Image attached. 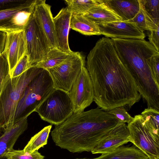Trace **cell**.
Listing matches in <instances>:
<instances>
[{"instance_id":"obj_1","label":"cell","mask_w":159,"mask_h":159,"mask_svg":"<svg viewBox=\"0 0 159 159\" xmlns=\"http://www.w3.org/2000/svg\"><path fill=\"white\" fill-rule=\"evenodd\" d=\"M86 68L98 107L107 111L118 107L129 108L140 100L135 81L109 38L102 37L97 42L87 57Z\"/></svg>"},{"instance_id":"obj_2","label":"cell","mask_w":159,"mask_h":159,"mask_svg":"<svg viewBox=\"0 0 159 159\" xmlns=\"http://www.w3.org/2000/svg\"><path fill=\"white\" fill-rule=\"evenodd\" d=\"M122 122L97 107L73 113L51 131L56 145L72 153L91 152Z\"/></svg>"},{"instance_id":"obj_3","label":"cell","mask_w":159,"mask_h":159,"mask_svg":"<svg viewBox=\"0 0 159 159\" xmlns=\"http://www.w3.org/2000/svg\"><path fill=\"white\" fill-rule=\"evenodd\" d=\"M120 60L129 71L148 107L159 106V84L155 80L150 64L159 52L144 39L111 38Z\"/></svg>"},{"instance_id":"obj_4","label":"cell","mask_w":159,"mask_h":159,"mask_svg":"<svg viewBox=\"0 0 159 159\" xmlns=\"http://www.w3.org/2000/svg\"><path fill=\"white\" fill-rule=\"evenodd\" d=\"M43 69L33 66L20 75L7 79L0 95V132L14 124L16 107L26 87Z\"/></svg>"},{"instance_id":"obj_5","label":"cell","mask_w":159,"mask_h":159,"mask_svg":"<svg viewBox=\"0 0 159 159\" xmlns=\"http://www.w3.org/2000/svg\"><path fill=\"white\" fill-rule=\"evenodd\" d=\"M55 89L49 72L43 69L26 87L16 107L14 123L35 111Z\"/></svg>"},{"instance_id":"obj_6","label":"cell","mask_w":159,"mask_h":159,"mask_svg":"<svg viewBox=\"0 0 159 159\" xmlns=\"http://www.w3.org/2000/svg\"><path fill=\"white\" fill-rule=\"evenodd\" d=\"M127 126L130 142L149 159H159V131L147 124L141 115H135Z\"/></svg>"},{"instance_id":"obj_7","label":"cell","mask_w":159,"mask_h":159,"mask_svg":"<svg viewBox=\"0 0 159 159\" xmlns=\"http://www.w3.org/2000/svg\"><path fill=\"white\" fill-rule=\"evenodd\" d=\"M41 118L52 125H59L73 113L72 105L68 93L55 89L36 109Z\"/></svg>"},{"instance_id":"obj_8","label":"cell","mask_w":159,"mask_h":159,"mask_svg":"<svg viewBox=\"0 0 159 159\" xmlns=\"http://www.w3.org/2000/svg\"><path fill=\"white\" fill-rule=\"evenodd\" d=\"M85 66L84 56L79 52H74L63 61L47 70L52 78L54 88L68 93Z\"/></svg>"},{"instance_id":"obj_9","label":"cell","mask_w":159,"mask_h":159,"mask_svg":"<svg viewBox=\"0 0 159 159\" xmlns=\"http://www.w3.org/2000/svg\"><path fill=\"white\" fill-rule=\"evenodd\" d=\"M24 30L26 43V54L31 65L34 66L42 59L51 48L33 13Z\"/></svg>"},{"instance_id":"obj_10","label":"cell","mask_w":159,"mask_h":159,"mask_svg":"<svg viewBox=\"0 0 159 159\" xmlns=\"http://www.w3.org/2000/svg\"><path fill=\"white\" fill-rule=\"evenodd\" d=\"M68 94L72 105L73 113L84 111L93 101V86L85 66L77 77Z\"/></svg>"},{"instance_id":"obj_11","label":"cell","mask_w":159,"mask_h":159,"mask_svg":"<svg viewBox=\"0 0 159 159\" xmlns=\"http://www.w3.org/2000/svg\"><path fill=\"white\" fill-rule=\"evenodd\" d=\"M37 0H26L14 8L0 11V30L7 32L21 30L33 13Z\"/></svg>"},{"instance_id":"obj_12","label":"cell","mask_w":159,"mask_h":159,"mask_svg":"<svg viewBox=\"0 0 159 159\" xmlns=\"http://www.w3.org/2000/svg\"><path fill=\"white\" fill-rule=\"evenodd\" d=\"M51 6L44 0H37L33 15L51 48L57 47Z\"/></svg>"},{"instance_id":"obj_13","label":"cell","mask_w":159,"mask_h":159,"mask_svg":"<svg viewBox=\"0 0 159 159\" xmlns=\"http://www.w3.org/2000/svg\"><path fill=\"white\" fill-rule=\"evenodd\" d=\"M101 34L106 37L123 39H144V33L135 23L124 21H116L98 24Z\"/></svg>"},{"instance_id":"obj_14","label":"cell","mask_w":159,"mask_h":159,"mask_svg":"<svg viewBox=\"0 0 159 159\" xmlns=\"http://www.w3.org/2000/svg\"><path fill=\"white\" fill-rule=\"evenodd\" d=\"M26 51L24 30L7 32L3 52L8 62L10 75L19 61L26 54Z\"/></svg>"},{"instance_id":"obj_15","label":"cell","mask_w":159,"mask_h":159,"mask_svg":"<svg viewBox=\"0 0 159 159\" xmlns=\"http://www.w3.org/2000/svg\"><path fill=\"white\" fill-rule=\"evenodd\" d=\"M129 142L130 136L127 125L124 122H122L91 152L93 154L110 152Z\"/></svg>"},{"instance_id":"obj_16","label":"cell","mask_w":159,"mask_h":159,"mask_svg":"<svg viewBox=\"0 0 159 159\" xmlns=\"http://www.w3.org/2000/svg\"><path fill=\"white\" fill-rule=\"evenodd\" d=\"M72 15L67 7L62 8L53 17L57 48L69 53L73 52L69 46L68 34L70 28V21Z\"/></svg>"},{"instance_id":"obj_17","label":"cell","mask_w":159,"mask_h":159,"mask_svg":"<svg viewBox=\"0 0 159 159\" xmlns=\"http://www.w3.org/2000/svg\"><path fill=\"white\" fill-rule=\"evenodd\" d=\"M27 117L23 118L4 128L0 132V159L11 151L20 136L28 127Z\"/></svg>"},{"instance_id":"obj_18","label":"cell","mask_w":159,"mask_h":159,"mask_svg":"<svg viewBox=\"0 0 159 159\" xmlns=\"http://www.w3.org/2000/svg\"><path fill=\"white\" fill-rule=\"evenodd\" d=\"M102 0L108 7L121 18L123 21L132 19L139 9V0Z\"/></svg>"},{"instance_id":"obj_19","label":"cell","mask_w":159,"mask_h":159,"mask_svg":"<svg viewBox=\"0 0 159 159\" xmlns=\"http://www.w3.org/2000/svg\"><path fill=\"white\" fill-rule=\"evenodd\" d=\"M75 159H149L148 157L134 145L121 146L112 152L102 154L95 158H76Z\"/></svg>"},{"instance_id":"obj_20","label":"cell","mask_w":159,"mask_h":159,"mask_svg":"<svg viewBox=\"0 0 159 159\" xmlns=\"http://www.w3.org/2000/svg\"><path fill=\"white\" fill-rule=\"evenodd\" d=\"M83 15L97 24L123 21L121 18L108 7L102 0L98 6Z\"/></svg>"},{"instance_id":"obj_21","label":"cell","mask_w":159,"mask_h":159,"mask_svg":"<svg viewBox=\"0 0 159 159\" xmlns=\"http://www.w3.org/2000/svg\"><path fill=\"white\" fill-rule=\"evenodd\" d=\"M70 28L86 35H101L98 25L83 15L72 14Z\"/></svg>"},{"instance_id":"obj_22","label":"cell","mask_w":159,"mask_h":159,"mask_svg":"<svg viewBox=\"0 0 159 159\" xmlns=\"http://www.w3.org/2000/svg\"><path fill=\"white\" fill-rule=\"evenodd\" d=\"M74 52L69 53L63 52L57 48H52L42 59L34 66L38 68L47 70L60 64Z\"/></svg>"},{"instance_id":"obj_23","label":"cell","mask_w":159,"mask_h":159,"mask_svg":"<svg viewBox=\"0 0 159 159\" xmlns=\"http://www.w3.org/2000/svg\"><path fill=\"white\" fill-rule=\"evenodd\" d=\"M139 2L140 7L138 12L132 19L125 21L135 23L138 28L143 32L159 28V20H154L145 11L140 0Z\"/></svg>"},{"instance_id":"obj_24","label":"cell","mask_w":159,"mask_h":159,"mask_svg":"<svg viewBox=\"0 0 159 159\" xmlns=\"http://www.w3.org/2000/svg\"><path fill=\"white\" fill-rule=\"evenodd\" d=\"M52 127L51 125L45 126L32 137L23 149L24 151L31 153L46 145Z\"/></svg>"},{"instance_id":"obj_25","label":"cell","mask_w":159,"mask_h":159,"mask_svg":"<svg viewBox=\"0 0 159 159\" xmlns=\"http://www.w3.org/2000/svg\"><path fill=\"white\" fill-rule=\"evenodd\" d=\"M67 7L72 14L83 15L102 2L99 0H65Z\"/></svg>"},{"instance_id":"obj_26","label":"cell","mask_w":159,"mask_h":159,"mask_svg":"<svg viewBox=\"0 0 159 159\" xmlns=\"http://www.w3.org/2000/svg\"><path fill=\"white\" fill-rule=\"evenodd\" d=\"M6 159H44V156L36 150L30 153L22 150H16L13 149L4 155Z\"/></svg>"},{"instance_id":"obj_27","label":"cell","mask_w":159,"mask_h":159,"mask_svg":"<svg viewBox=\"0 0 159 159\" xmlns=\"http://www.w3.org/2000/svg\"><path fill=\"white\" fill-rule=\"evenodd\" d=\"M140 115L147 124L155 129L159 130V110L151 107H148Z\"/></svg>"},{"instance_id":"obj_28","label":"cell","mask_w":159,"mask_h":159,"mask_svg":"<svg viewBox=\"0 0 159 159\" xmlns=\"http://www.w3.org/2000/svg\"><path fill=\"white\" fill-rule=\"evenodd\" d=\"M11 76L8 62L6 54L0 53V95L8 78Z\"/></svg>"},{"instance_id":"obj_29","label":"cell","mask_w":159,"mask_h":159,"mask_svg":"<svg viewBox=\"0 0 159 159\" xmlns=\"http://www.w3.org/2000/svg\"><path fill=\"white\" fill-rule=\"evenodd\" d=\"M146 12L154 20H159V0H140Z\"/></svg>"},{"instance_id":"obj_30","label":"cell","mask_w":159,"mask_h":159,"mask_svg":"<svg viewBox=\"0 0 159 159\" xmlns=\"http://www.w3.org/2000/svg\"><path fill=\"white\" fill-rule=\"evenodd\" d=\"M32 66L30 64L25 54L18 62L11 74V77L18 76Z\"/></svg>"},{"instance_id":"obj_31","label":"cell","mask_w":159,"mask_h":159,"mask_svg":"<svg viewBox=\"0 0 159 159\" xmlns=\"http://www.w3.org/2000/svg\"><path fill=\"white\" fill-rule=\"evenodd\" d=\"M108 111L115 116L119 120L125 123L129 124L134 119V117L129 114L124 107H116Z\"/></svg>"},{"instance_id":"obj_32","label":"cell","mask_w":159,"mask_h":159,"mask_svg":"<svg viewBox=\"0 0 159 159\" xmlns=\"http://www.w3.org/2000/svg\"><path fill=\"white\" fill-rule=\"evenodd\" d=\"M150 66L154 78L159 84V53L152 57L150 61Z\"/></svg>"},{"instance_id":"obj_33","label":"cell","mask_w":159,"mask_h":159,"mask_svg":"<svg viewBox=\"0 0 159 159\" xmlns=\"http://www.w3.org/2000/svg\"><path fill=\"white\" fill-rule=\"evenodd\" d=\"M25 0H0V11L15 7L25 3Z\"/></svg>"},{"instance_id":"obj_34","label":"cell","mask_w":159,"mask_h":159,"mask_svg":"<svg viewBox=\"0 0 159 159\" xmlns=\"http://www.w3.org/2000/svg\"><path fill=\"white\" fill-rule=\"evenodd\" d=\"M150 31L148 34L149 42L159 52V27Z\"/></svg>"},{"instance_id":"obj_35","label":"cell","mask_w":159,"mask_h":159,"mask_svg":"<svg viewBox=\"0 0 159 159\" xmlns=\"http://www.w3.org/2000/svg\"><path fill=\"white\" fill-rule=\"evenodd\" d=\"M7 37V33L0 30V53L4 51Z\"/></svg>"},{"instance_id":"obj_36","label":"cell","mask_w":159,"mask_h":159,"mask_svg":"<svg viewBox=\"0 0 159 159\" xmlns=\"http://www.w3.org/2000/svg\"></svg>"}]
</instances>
